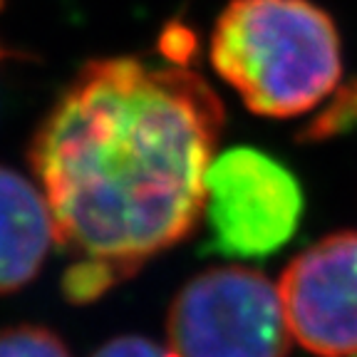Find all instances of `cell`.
Returning a JSON list of instances; mask_svg holds the SVG:
<instances>
[{
  "label": "cell",
  "instance_id": "8",
  "mask_svg": "<svg viewBox=\"0 0 357 357\" xmlns=\"http://www.w3.org/2000/svg\"><path fill=\"white\" fill-rule=\"evenodd\" d=\"M92 357H174V352L146 337L127 335V337H114L107 345H102Z\"/></svg>",
  "mask_w": 357,
  "mask_h": 357
},
{
  "label": "cell",
  "instance_id": "4",
  "mask_svg": "<svg viewBox=\"0 0 357 357\" xmlns=\"http://www.w3.org/2000/svg\"><path fill=\"white\" fill-rule=\"evenodd\" d=\"M303 216L293 172L261 149L236 146L213 156L204 213L211 248L229 258H266L283 248Z\"/></svg>",
  "mask_w": 357,
  "mask_h": 357
},
{
  "label": "cell",
  "instance_id": "2",
  "mask_svg": "<svg viewBox=\"0 0 357 357\" xmlns=\"http://www.w3.org/2000/svg\"><path fill=\"white\" fill-rule=\"evenodd\" d=\"M208 55L248 109L273 119L312 109L342 75L337 28L310 0H231Z\"/></svg>",
  "mask_w": 357,
  "mask_h": 357
},
{
  "label": "cell",
  "instance_id": "7",
  "mask_svg": "<svg viewBox=\"0 0 357 357\" xmlns=\"http://www.w3.org/2000/svg\"><path fill=\"white\" fill-rule=\"evenodd\" d=\"M0 357H73L52 330L15 325L0 330Z\"/></svg>",
  "mask_w": 357,
  "mask_h": 357
},
{
  "label": "cell",
  "instance_id": "5",
  "mask_svg": "<svg viewBox=\"0 0 357 357\" xmlns=\"http://www.w3.org/2000/svg\"><path fill=\"white\" fill-rule=\"evenodd\" d=\"M280 301L290 335L318 357H357V231L310 245L285 268Z\"/></svg>",
  "mask_w": 357,
  "mask_h": 357
},
{
  "label": "cell",
  "instance_id": "1",
  "mask_svg": "<svg viewBox=\"0 0 357 357\" xmlns=\"http://www.w3.org/2000/svg\"><path fill=\"white\" fill-rule=\"evenodd\" d=\"M223 107L184 65L92 60L30 146L55 236L73 258L67 301L87 303L194 231Z\"/></svg>",
  "mask_w": 357,
  "mask_h": 357
},
{
  "label": "cell",
  "instance_id": "9",
  "mask_svg": "<svg viewBox=\"0 0 357 357\" xmlns=\"http://www.w3.org/2000/svg\"><path fill=\"white\" fill-rule=\"evenodd\" d=\"M355 119H357V84H355V87H350V92H345V95H342L340 102H335V105L325 112L323 119L312 127L310 134H312V137L335 134V132H340V129H345L347 124H352Z\"/></svg>",
  "mask_w": 357,
  "mask_h": 357
},
{
  "label": "cell",
  "instance_id": "3",
  "mask_svg": "<svg viewBox=\"0 0 357 357\" xmlns=\"http://www.w3.org/2000/svg\"><path fill=\"white\" fill-rule=\"evenodd\" d=\"M174 357H288L278 285L241 266L211 268L178 290L169 310Z\"/></svg>",
  "mask_w": 357,
  "mask_h": 357
},
{
  "label": "cell",
  "instance_id": "6",
  "mask_svg": "<svg viewBox=\"0 0 357 357\" xmlns=\"http://www.w3.org/2000/svg\"><path fill=\"white\" fill-rule=\"evenodd\" d=\"M55 241L43 189L15 169L0 167V296L30 283Z\"/></svg>",
  "mask_w": 357,
  "mask_h": 357
}]
</instances>
